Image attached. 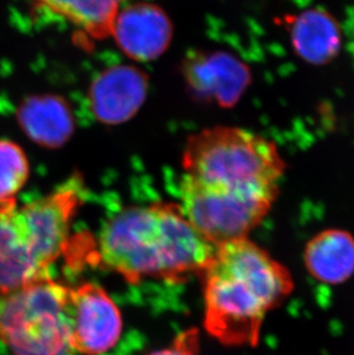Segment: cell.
<instances>
[{"label": "cell", "instance_id": "obj_15", "mask_svg": "<svg viewBox=\"0 0 354 355\" xmlns=\"http://www.w3.org/2000/svg\"><path fill=\"white\" fill-rule=\"evenodd\" d=\"M127 0H35L37 7L67 20L85 37L103 40L112 35L121 5Z\"/></svg>", "mask_w": 354, "mask_h": 355}, {"label": "cell", "instance_id": "obj_5", "mask_svg": "<svg viewBox=\"0 0 354 355\" xmlns=\"http://www.w3.org/2000/svg\"><path fill=\"white\" fill-rule=\"evenodd\" d=\"M180 209L191 225L214 245L248 234L267 216L273 205L260 198L212 188L184 175L180 187Z\"/></svg>", "mask_w": 354, "mask_h": 355}, {"label": "cell", "instance_id": "obj_1", "mask_svg": "<svg viewBox=\"0 0 354 355\" xmlns=\"http://www.w3.org/2000/svg\"><path fill=\"white\" fill-rule=\"evenodd\" d=\"M203 275L205 329L233 347L257 346L268 313L294 288L287 267L248 238L219 245Z\"/></svg>", "mask_w": 354, "mask_h": 355}, {"label": "cell", "instance_id": "obj_17", "mask_svg": "<svg viewBox=\"0 0 354 355\" xmlns=\"http://www.w3.org/2000/svg\"><path fill=\"white\" fill-rule=\"evenodd\" d=\"M198 351V331L189 330L177 337L173 345L150 355H196Z\"/></svg>", "mask_w": 354, "mask_h": 355}, {"label": "cell", "instance_id": "obj_2", "mask_svg": "<svg viewBox=\"0 0 354 355\" xmlns=\"http://www.w3.org/2000/svg\"><path fill=\"white\" fill-rule=\"evenodd\" d=\"M217 248L191 225L180 205L157 202L127 208L110 220L97 254L104 268L135 284L146 277L177 282L203 275Z\"/></svg>", "mask_w": 354, "mask_h": 355}, {"label": "cell", "instance_id": "obj_10", "mask_svg": "<svg viewBox=\"0 0 354 355\" xmlns=\"http://www.w3.org/2000/svg\"><path fill=\"white\" fill-rule=\"evenodd\" d=\"M146 94L147 76L143 71L124 64L110 67L91 85V110L103 123H124L137 113Z\"/></svg>", "mask_w": 354, "mask_h": 355}, {"label": "cell", "instance_id": "obj_14", "mask_svg": "<svg viewBox=\"0 0 354 355\" xmlns=\"http://www.w3.org/2000/svg\"><path fill=\"white\" fill-rule=\"evenodd\" d=\"M296 52L311 64H326L338 53L341 31L327 12L308 10L296 17L291 29Z\"/></svg>", "mask_w": 354, "mask_h": 355}, {"label": "cell", "instance_id": "obj_11", "mask_svg": "<svg viewBox=\"0 0 354 355\" xmlns=\"http://www.w3.org/2000/svg\"><path fill=\"white\" fill-rule=\"evenodd\" d=\"M184 75L198 97L221 106L234 105L248 80V69L224 53L192 54L184 64Z\"/></svg>", "mask_w": 354, "mask_h": 355}, {"label": "cell", "instance_id": "obj_8", "mask_svg": "<svg viewBox=\"0 0 354 355\" xmlns=\"http://www.w3.org/2000/svg\"><path fill=\"white\" fill-rule=\"evenodd\" d=\"M50 277L19 214L17 200L0 201V295Z\"/></svg>", "mask_w": 354, "mask_h": 355}, {"label": "cell", "instance_id": "obj_6", "mask_svg": "<svg viewBox=\"0 0 354 355\" xmlns=\"http://www.w3.org/2000/svg\"><path fill=\"white\" fill-rule=\"evenodd\" d=\"M68 321L77 354L106 353L117 345L122 332L120 311L104 288L94 283L69 290Z\"/></svg>", "mask_w": 354, "mask_h": 355}, {"label": "cell", "instance_id": "obj_9", "mask_svg": "<svg viewBox=\"0 0 354 355\" xmlns=\"http://www.w3.org/2000/svg\"><path fill=\"white\" fill-rule=\"evenodd\" d=\"M110 36L133 60L152 61L169 46L173 24L166 12L157 5L133 3L117 13Z\"/></svg>", "mask_w": 354, "mask_h": 355}, {"label": "cell", "instance_id": "obj_13", "mask_svg": "<svg viewBox=\"0 0 354 355\" xmlns=\"http://www.w3.org/2000/svg\"><path fill=\"white\" fill-rule=\"evenodd\" d=\"M305 267L315 279L337 285L354 274V237L343 229H326L308 241Z\"/></svg>", "mask_w": 354, "mask_h": 355}, {"label": "cell", "instance_id": "obj_16", "mask_svg": "<svg viewBox=\"0 0 354 355\" xmlns=\"http://www.w3.org/2000/svg\"><path fill=\"white\" fill-rule=\"evenodd\" d=\"M31 166L20 145L0 139V201L15 199L27 183Z\"/></svg>", "mask_w": 354, "mask_h": 355}, {"label": "cell", "instance_id": "obj_12", "mask_svg": "<svg viewBox=\"0 0 354 355\" xmlns=\"http://www.w3.org/2000/svg\"><path fill=\"white\" fill-rule=\"evenodd\" d=\"M17 121L28 137L44 148H60L75 129L71 106L64 98L54 94L24 101L17 111Z\"/></svg>", "mask_w": 354, "mask_h": 355}, {"label": "cell", "instance_id": "obj_7", "mask_svg": "<svg viewBox=\"0 0 354 355\" xmlns=\"http://www.w3.org/2000/svg\"><path fill=\"white\" fill-rule=\"evenodd\" d=\"M80 183L74 176L57 191L19 207L37 258L47 270L66 248L71 220L82 204Z\"/></svg>", "mask_w": 354, "mask_h": 355}, {"label": "cell", "instance_id": "obj_3", "mask_svg": "<svg viewBox=\"0 0 354 355\" xmlns=\"http://www.w3.org/2000/svg\"><path fill=\"white\" fill-rule=\"evenodd\" d=\"M185 175L222 191L275 202L287 162L271 139L235 127H214L187 138Z\"/></svg>", "mask_w": 354, "mask_h": 355}, {"label": "cell", "instance_id": "obj_4", "mask_svg": "<svg viewBox=\"0 0 354 355\" xmlns=\"http://www.w3.org/2000/svg\"><path fill=\"white\" fill-rule=\"evenodd\" d=\"M69 290L47 277L0 295V340L14 355H77L68 321Z\"/></svg>", "mask_w": 354, "mask_h": 355}]
</instances>
